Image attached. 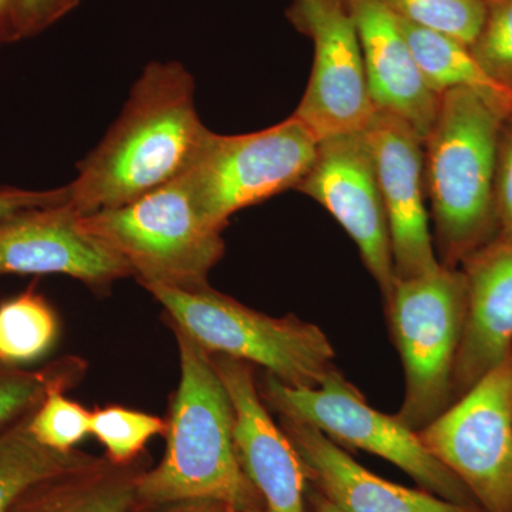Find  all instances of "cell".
Masks as SVG:
<instances>
[{"instance_id": "obj_1", "label": "cell", "mask_w": 512, "mask_h": 512, "mask_svg": "<svg viewBox=\"0 0 512 512\" xmlns=\"http://www.w3.org/2000/svg\"><path fill=\"white\" fill-rule=\"evenodd\" d=\"M208 131L183 64H148L119 119L67 184L70 207L79 215L110 210L177 180L194 164Z\"/></svg>"}, {"instance_id": "obj_2", "label": "cell", "mask_w": 512, "mask_h": 512, "mask_svg": "<svg viewBox=\"0 0 512 512\" xmlns=\"http://www.w3.org/2000/svg\"><path fill=\"white\" fill-rule=\"evenodd\" d=\"M171 328L180 355V383L165 419L163 460L138 480V507L210 500L256 512L262 498L239 460L227 387L211 353L184 330Z\"/></svg>"}, {"instance_id": "obj_3", "label": "cell", "mask_w": 512, "mask_h": 512, "mask_svg": "<svg viewBox=\"0 0 512 512\" xmlns=\"http://www.w3.org/2000/svg\"><path fill=\"white\" fill-rule=\"evenodd\" d=\"M508 116L480 94L451 89L424 138V177L440 264L458 268L497 238L495 173Z\"/></svg>"}, {"instance_id": "obj_4", "label": "cell", "mask_w": 512, "mask_h": 512, "mask_svg": "<svg viewBox=\"0 0 512 512\" xmlns=\"http://www.w3.org/2000/svg\"><path fill=\"white\" fill-rule=\"evenodd\" d=\"M146 289L163 306L170 325L211 355L265 367L268 375L295 389H315L336 370L332 343L313 323L254 311L210 285L191 291Z\"/></svg>"}, {"instance_id": "obj_5", "label": "cell", "mask_w": 512, "mask_h": 512, "mask_svg": "<svg viewBox=\"0 0 512 512\" xmlns=\"http://www.w3.org/2000/svg\"><path fill=\"white\" fill-rule=\"evenodd\" d=\"M80 221L144 288L207 286L225 252L222 231L202 214L185 174L121 207L80 215Z\"/></svg>"}, {"instance_id": "obj_6", "label": "cell", "mask_w": 512, "mask_h": 512, "mask_svg": "<svg viewBox=\"0 0 512 512\" xmlns=\"http://www.w3.org/2000/svg\"><path fill=\"white\" fill-rule=\"evenodd\" d=\"M386 302L406 375L404 402L396 416L420 431L454 403V366L467 312L466 276L441 264L430 274L396 281Z\"/></svg>"}, {"instance_id": "obj_7", "label": "cell", "mask_w": 512, "mask_h": 512, "mask_svg": "<svg viewBox=\"0 0 512 512\" xmlns=\"http://www.w3.org/2000/svg\"><path fill=\"white\" fill-rule=\"evenodd\" d=\"M259 394L278 416L311 424L329 439L390 461L443 500L478 507L464 484L423 443L419 431L370 407L338 370L315 389H295L266 375Z\"/></svg>"}, {"instance_id": "obj_8", "label": "cell", "mask_w": 512, "mask_h": 512, "mask_svg": "<svg viewBox=\"0 0 512 512\" xmlns=\"http://www.w3.org/2000/svg\"><path fill=\"white\" fill-rule=\"evenodd\" d=\"M318 144L293 114L254 133L222 136L208 131L185 175L202 214L222 231L235 212L298 187Z\"/></svg>"}, {"instance_id": "obj_9", "label": "cell", "mask_w": 512, "mask_h": 512, "mask_svg": "<svg viewBox=\"0 0 512 512\" xmlns=\"http://www.w3.org/2000/svg\"><path fill=\"white\" fill-rule=\"evenodd\" d=\"M419 433L481 511L512 512L510 356Z\"/></svg>"}, {"instance_id": "obj_10", "label": "cell", "mask_w": 512, "mask_h": 512, "mask_svg": "<svg viewBox=\"0 0 512 512\" xmlns=\"http://www.w3.org/2000/svg\"><path fill=\"white\" fill-rule=\"evenodd\" d=\"M286 16L313 42L311 79L293 116L319 141L362 133L376 109L348 0H292Z\"/></svg>"}, {"instance_id": "obj_11", "label": "cell", "mask_w": 512, "mask_h": 512, "mask_svg": "<svg viewBox=\"0 0 512 512\" xmlns=\"http://www.w3.org/2000/svg\"><path fill=\"white\" fill-rule=\"evenodd\" d=\"M295 190L319 202L348 232L387 301L396 284L392 241L363 131L320 140L315 160Z\"/></svg>"}, {"instance_id": "obj_12", "label": "cell", "mask_w": 512, "mask_h": 512, "mask_svg": "<svg viewBox=\"0 0 512 512\" xmlns=\"http://www.w3.org/2000/svg\"><path fill=\"white\" fill-rule=\"evenodd\" d=\"M389 222L396 281L439 268L426 207L424 140L406 121L375 111L363 130Z\"/></svg>"}, {"instance_id": "obj_13", "label": "cell", "mask_w": 512, "mask_h": 512, "mask_svg": "<svg viewBox=\"0 0 512 512\" xmlns=\"http://www.w3.org/2000/svg\"><path fill=\"white\" fill-rule=\"evenodd\" d=\"M64 275L103 291L130 268L87 232L69 202L33 208L0 220V278Z\"/></svg>"}, {"instance_id": "obj_14", "label": "cell", "mask_w": 512, "mask_h": 512, "mask_svg": "<svg viewBox=\"0 0 512 512\" xmlns=\"http://www.w3.org/2000/svg\"><path fill=\"white\" fill-rule=\"evenodd\" d=\"M235 410V443L245 473L266 512H305V470L291 441L269 416L252 365L212 355Z\"/></svg>"}, {"instance_id": "obj_15", "label": "cell", "mask_w": 512, "mask_h": 512, "mask_svg": "<svg viewBox=\"0 0 512 512\" xmlns=\"http://www.w3.org/2000/svg\"><path fill=\"white\" fill-rule=\"evenodd\" d=\"M467 312L453 375L454 402L512 350V241L494 238L461 265Z\"/></svg>"}, {"instance_id": "obj_16", "label": "cell", "mask_w": 512, "mask_h": 512, "mask_svg": "<svg viewBox=\"0 0 512 512\" xmlns=\"http://www.w3.org/2000/svg\"><path fill=\"white\" fill-rule=\"evenodd\" d=\"M303 470L320 493L343 512H483L451 503L429 491L410 490L383 480L356 463L322 431L303 421L279 416Z\"/></svg>"}, {"instance_id": "obj_17", "label": "cell", "mask_w": 512, "mask_h": 512, "mask_svg": "<svg viewBox=\"0 0 512 512\" xmlns=\"http://www.w3.org/2000/svg\"><path fill=\"white\" fill-rule=\"evenodd\" d=\"M348 5L375 109L406 121L424 140L436 120L440 94L427 83L399 20L376 0H348Z\"/></svg>"}, {"instance_id": "obj_18", "label": "cell", "mask_w": 512, "mask_h": 512, "mask_svg": "<svg viewBox=\"0 0 512 512\" xmlns=\"http://www.w3.org/2000/svg\"><path fill=\"white\" fill-rule=\"evenodd\" d=\"M147 468L144 456L119 464L86 453L30 484L6 512H138V480Z\"/></svg>"}, {"instance_id": "obj_19", "label": "cell", "mask_w": 512, "mask_h": 512, "mask_svg": "<svg viewBox=\"0 0 512 512\" xmlns=\"http://www.w3.org/2000/svg\"><path fill=\"white\" fill-rule=\"evenodd\" d=\"M427 83L437 94L466 89L483 96L512 116V89L490 76L470 46L443 33L419 28L397 18Z\"/></svg>"}, {"instance_id": "obj_20", "label": "cell", "mask_w": 512, "mask_h": 512, "mask_svg": "<svg viewBox=\"0 0 512 512\" xmlns=\"http://www.w3.org/2000/svg\"><path fill=\"white\" fill-rule=\"evenodd\" d=\"M59 316L35 286L0 302V362L25 367L55 348Z\"/></svg>"}, {"instance_id": "obj_21", "label": "cell", "mask_w": 512, "mask_h": 512, "mask_svg": "<svg viewBox=\"0 0 512 512\" xmlns=\"http://www.w3.org/2000/svg\"><path fill=\"white\" fill-rule=\"evenodd\" d=\"M0 429V512H6L30 484L83 458V451L60 453L42 446L30 433V416Z\"/></svg>"}, {"instance_id": "obj_22", "label": "cell", "mask_w": 512, "mask_h": 512, "mask_svg": "<svg viewBox=\"0 0 512 512\" xmlns=\"http://www.w3.org/2000/svg\"><path fill=\"white\" fill-rule=\"evenodd\" d=\"M86 369V362L74 356L62 357L37 370L0 362V429L35 412L52 387L72 389Z\"/></svg>"}, {"instance_id": "obj_23", "label": "cell", "mask_w": 512, "mask_h": 512, "mask_svg": "<svg viewBox=\"0 0 512 512\" xmlns=\"http://www.w3.org/2000/svg\"><path fill=\"white\" fill-rule=\"evenodd\" d=\"M396 18L471 46L483 26L485 0H376Z\"/></svg>"}, {"instance_id": "obj_24", "label": "cell", "mask_w": 512, "mask_h": 512, "mask_svg": "<svg viewBox=\"0 0 512 512\" xmlns=\"http://www.w3.org/2000/svg\"><path fill=\"white\" fill-rule=\"evenodd\" d=\"M167 420L128 407H97L92 412L90 434L106 448L104 456L119 464L133 463L143 456L148 441L165 434Z\"/></svg>"}, {"instance_id": "obj_25", "label": "cell", "mask_w": 512, "mask_h": 512, "mask_svg": "<svg viewBox=\"0 0 512 512\" xmlns=\"http://www.w3.org/2000/svg\"><path fill=\"white\" fill-rule=\"evenodd\" d=\"M70 387L55 386L30 416L29 429L42 446L69 453L89 436L92 412L66 396Z\"/></svg>"}, {"instance_id": "obj_26", "label": "cell", "mask_w": 512, "mask_h": 512, "mask_svg": "<svg viewBox=\"0 0 512 512\" xmlns=\"http://www.w3.org/2000/svg\"><path fill=\"white\" fill-rule=\"evenodd\" d=\"M470 49L485 72L512 89V0H485L483 26Z\"/></svg>"}, {"instance_id": "obj_27", "label": "cell", "mask_w": 512, "mask_h": 512, "mask_svg": "<svg viewBox=\"0 0 512 512\" xmlns=\"http://www.w3.org/2000/svg\"><path fill=\"white\" fill-rule=\"evenodd\" d=\"M495 214L497 238L512 241V116L505 119L498 141Z\"/></svg>"}, {"instance_id": "obj_28", "label": "cell", "mask_w": 512, "mask_h": 512, "mask_svg": "<svg viewBox=\"0 0 512 512\" xmlns=\"http://www.w3.org/2000/svg\"><path fill=\"white\" fill-rule=\"evenodd\" d=\"M80 0H18L19 40L40 35L69 15Z\"/></svg>"}, {"instance_id": "obj_29", "label": "cell", "mask_w": 512, "mask_h": 512, "mask_svg": "<svg viewBox=\"0 0 512 512\" xmlns=\"http://www.w3.org/2000/svg\"><path fill=\"white\" fill-rule=\"evenodd\" d=\"M69 187L53 188V190H25V188L0 187V220L18 212L33 210V208L50 207V205L69 202Z\"/></svg>"}, {"instance_id": "obj_30", "label": "cell", "mask_w": 512, "mask_h": 512, "mask_svg": "<svg viewBox=\"0 0 512 512\" xmlns=\"http://www.w3.org/2000/svg\"><path fill=\"white\" fill-rule=\"evenodd\" d=\"M234 507L210 500L175 501L156 507L138 508V512H235ZM239 512V511H238Z\"/></svg>"}, {"instance_id": "obj_31", "label": "cell", "mask_w": 512, "mask_h": 512, "mask_svg": "<svg viewBox=\"0 0 512 512\" xmlns=\"http://www.w3.org/2000/svg\"><path fill=\"white\" fill-rule=\"evenodd\" d=\"M19 42L18 0H0V49Z\"/></svg>"}, {"instance_id": "obj_32", "label": "cell", "mask_w": 512, "mask_h": 512, "mask_svg": "<svg viewBox=\"0 0 512 512\" xmlns=\"http://www.w3.org/2000/svg\"><path fill=\"white\" fill-rule=\"evenodd\" d=\"M311 500L315 512H343L335 504L330 503L322 493L313 494Z\"/></svg>"}, {"instance_id": "obj_33", "label": "cell", "mask_w": 512, "mask_h": 512, "mask_svg": "<svg viewBox=\"0 0 512 512\" xmlns=\"http://www.w3.org/2000/svg\"><path fill=\"white\" fill-rule=\"evenodd\" d=\"M510 357H511V365H512V350H511V355H510Z\"/></svg>"}, {"instance_id": "obj_34", "label": "cell", "mask_w": 512, "mask_h": 512, "mask_svg": "<svg viewBox=\"0 0 512 512\" xmlns=\"http://www.w3.org/2000/svg\"><path fill=\"white\" fill-rule=\"evenodd\" d=\"M235 512H238V511H235Z\"/></svg>"}]
</instances>
